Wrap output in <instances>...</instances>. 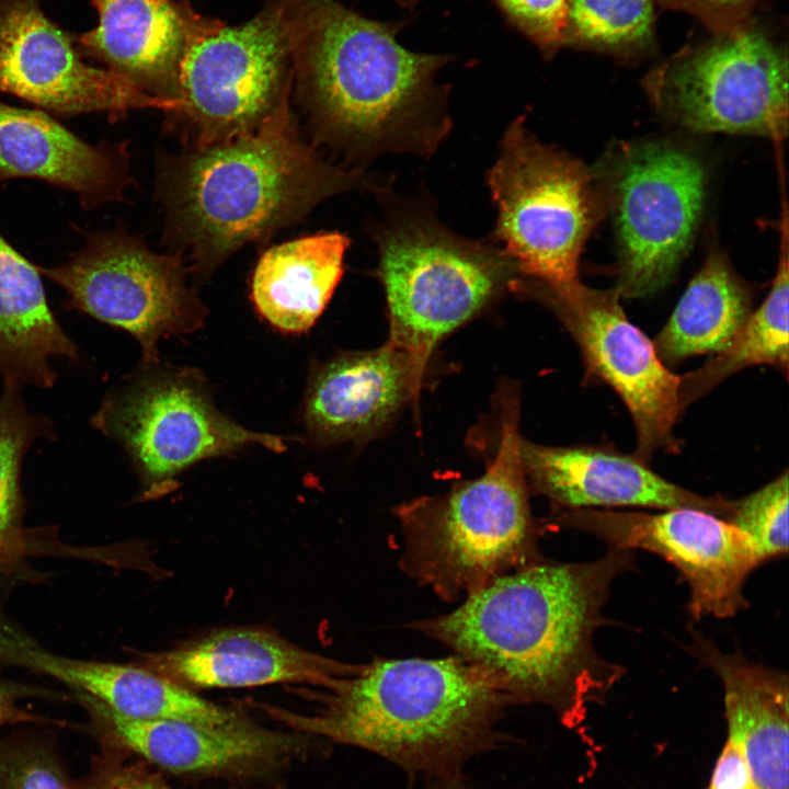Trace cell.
Masks as SVG:
<instances>
[{"label": "cell", "mask_w": 789, "mask_h": 789, "mask_svg": "<svg viewBox=\"0 0 789 789\" xmlns=\"http://www.w3.org/2000/svg\"><path fill=\"white\" fill-rule=\"evenodd\" d=\"M488 185L498 208L494 236L533 284L579 282L583 247L605 207L596 178L579 160L541 144L516 117Z\"/></svg>", "instance_id": "52a82bcc"}, {"label": "cell", "mask_w": 789, "mask_h": 789, "mask_svg": "<svg viewBox=\"0 0 789 789\" xmlns=\"http://www.w3.org/2000/svg\"><path fill=\"white\" fill-rule=\"evenodd\" d=\"M653 0H569L568 27L588 43L621 46L647 38Z\"/></svg>", "instance_id": "f1b7e54d"}, {"label": "cell", "mask_w": 789, "mask_h": 789, "mask_svg": "<svg viewBox=\"0 0 789 789\" xmlns=\"http://www.w3.org/2000/svg\"><path fill=\"white\" fill-rule=\"evenodd\" d=\"M708 789H753L744 757L729 739L716 764Z\"/></svg>", "instance_id": "836d02e7"}, {"label": "cell", "mask_w": 789, "mask_h": 789, "mask_svg": "<svg viewBox=\"0 0 789 789\" xmlns=\"http://www.w3.org/2000/svg\"><path fill=\"white\" fill-rule=\"evenodd\" d=\"M83 235L85 243L68 261L37 265L41 275L65 289L70 309L133 335L141 363L160 361L161 339L203 328L207 309L187 284L181 253H155L123 228Z\"/></svg>", "instance_id": "30bf717a"}, {"label": "cell", "mask_w": 789, "mask_h": 789, "mask_svg": "<svg viewBox=\"0 0 789 789\" xmlns=\"http://www.w3.org/2000/svg\"><path fill=\"white\" fill-rule=\"evenodd\" d=\"M0 92L58 116L105 113L115 121L132 110L181 107L84 62L75 36L45 14L39 0H0Z\"/></svg>", "instance_id": "9a60e30c"}, {"label": "cell", "mask_w": 789, "mask_h": 789, "mask_svg": "<svg viewBox=\"0 0 789 789\" xmlns=\"http://www.w3.org/2000/svg\"><path fill=\"white\" fill-rule=\"evenodd\" d=\"M310 713L262 705L291 731L357 746L409 771L448 774L491 745L512 701L458 656L352 665Z\"/></svg>", "instance_id": "277c9868"}, {"label": "cell", "mask_w": 789, "mask_h": 789, "mask_svg": "<svg viewBox=\"0 0 789 789\" xmlns=\"http://www.w3.org/2000/svg\"><path fill=\"white\" fill-rule=\"evenodd\" d=\"M20 387L4 385L0 396V568L15 564L25 553L21 531V468L32 444L52 434L45 418L31 413Z\"/></svg>", "instance_id": "83f0119b"}, {"label": "cell", "mask_w": 789, "mask_h": 789, "mask_svg": "<svg viewBox=\"0 0 789 789\" xmlns=\"http://www.w3.org/2000/svg\"><path fill=\"white\" fill-rule=\"evenodd\" d=\"M127 142L91 145L39 108L0 100V183L36 179L75 193L84 210L124 202Z\"/></svg>", "instance_id": "d6986e66"}, {"label": "cell", "mask_w": 789, "mask_h": 789, "mask_svg": "<svg viewBox=\"0 0 789 789\" xmlns=\"http://www.w3.org/2000/svg\"><path fill=\"white\" fill-rule=\"evenodd\" d=\"M578 343L588 373L610 386L627 405L637 430L634 457L647 464L656 450L675 453L681 377L659 358L653 343L627 318L620 295L580 281L546 287L531 284Z\"/></svg>", "instance_id": "5bb4252c"}, {"label": "cell", "mask_w": 789, "mask_h": 789, "mask_svg": "<svg viewBox=\"0 0 789 789\" xmlns=\"http://www.w3.org/2000/svg\"><path fill=\"white\" fill-rule=\"evenodd\" d=\"M686 649L721 679L729 740L747 765L753 789H788V676L727 653L690 629Z\"/></svg>", "instance_id": "7402d4cb"}, {"label": "cell", "mask_w": 789, "mask_h": 789, "mask_svg": "<svg viewBox=\"0 0 789 789\" xmlns=\"http://www.w3.org/2000/svg\"><path fill=\"white\" fill-rule=\"evenodd\" d=\"M507 20L542 50L561 44L568 27L569 0H494Z\"/></svg>", "instance_id": "d6a6232c"}, {"label": "cell", "mask_w": 789, "mask_h": 789, "mask_svg": "<svg viewBox=\"0 0 789 789\" xmlns=\"http://www.w3.org/2000/svg\"><path fill=\"white\" fill-rule=\"evenodd\" d=\"M91 423L128 455L145 499L175 489L179 476L205 459L251 445L287 449L285 437L250 431L220 412L199 369L161 361L141 363L107 392Z\"/></svg>", "instance_id": "ba28073f"}, {"label": "cell", "mask_w": 789, "mask_h": 789, "mask_svg": "<svg viewBox=\"0 0 789 789\" xmlns=\"http://www.w3.org/2000/svg\"><path fill=\"white\" fill-rule=\"evenodd\" d=\"M375 239L388 342L408 356L421 387L438 341L490 302L516 268L501 248L457 236L422 214L391 219Z\"/></svg>", "instance_id": "8992f818"}, {"label": "cell", "mask_w": 789, "mask_h": 789, "mask_svg": "<svg viewBox=\"0 0 789 789\" xmlns=\"http://www.w3.org/2000/svg\"><path fill=\"white\" fill-rule=\"evenodd\" d=\"M5 659L88 694L127 718L181 720L216 730L241 729L254 722L144 665L65 658L27 640Z\"/></svg>", "instance_id": "603a6c76"}, {"label": "cell", "mask_w": 789, "mask_h": 789, "mask_svg": "<svg viewBox=\"0 0 789 789\" xmlns=\"http://www.w3.org/2000/svg\"><path fill=\"white\" fill-rule=\"evenodd\" d=\"M420 389L408 356L389 342L315 362L301 407L305 438L321 447L367 435Z\"/></svg>", "instance_id": "ffe728a7"}, {"label": "cell", "mask_w": 789, "mask_h": 789, "mask_svg": "<svg viewBox=\"0 0 789 789\" xmlns=\"http://www.w3.org/2000/svg\"><path fill=\"white\" fill-rule=\"evenodd\" d=\"M751 541L759 564L788 553V473L741 500L725 519Z\"/></svg>", "instance_id": "f546056e"}, {"label": "cell", "mask_w": 789, "mask_h": 789, "mask_svg": "<svg viewBox=\"0 0 789 789\" xmlns=\"http://www.w3.org/2000/svg\"><path fill=\"white\" fill-rule=\"evenodd\" d=\"M350 665L254 627L221 629L144 658V666L190 689L289 683L327 688Z\"/></svg>", "instance_id": "44dd1931"}, {"label": "cell", "mask_w": 789, "mask_h": 789, "mask_svg": "<svg viewBox=\"0 0 789 789\" xmlns=\"http://www.w3.org/2000/svg\"><path fill=\"white\" fill-rule=\"evenodd\" d=\"M0 789H81L59 756L42 740H0Z\"/></svg>", "instance_id": "4dcf8cb0"}, {"label": "cell", "mask_w": 789, "mask_h": 789, "mask_svg": "<svg viewBox=\"0 0 789 789\" xmlns=\"http://www.w3.org/2000/svg\"><path fill=\"white\" fill-rule=\"evenodd\" d=\"M294 82L318 136L356 159L433 153L447 136L446 55L407 49L403 23L367 19L336 0H284Z\"/></svg>", "instance_id": "7a4b0ae2"}, {"label": "cell", "mask_w": 789, "mask_h": 789, "mask_svg": "<svg viewBox=\"0 0 789 789\" xmlns=\"http://www.w3.org/2000/svg\"><path fill=\"white\" fill-rule=\"evenodd\" d=\"M37 265L0 233V375L4 385L50 388L54 356L79 363V350L47 304Z\"/></svg>", "instance_id": "d4e9b609"}, {"label": "cell", "mask_w": 789, "mask_h": 789, "mask_svg": "<svg viewBox=\"0 0 789 789\" xmlns=\"http://www.w3.org/2000/svg\"><path fill=\"white\" fill-rule=\"evenodd\" d=\"M597 184L611 210L624 298L656 293L673 278L698 227L706 172L691 151L665 140L625 142L611 150Z\"/></svg>", "instance_id": "9c48e42d"}, {"label": "cell", "mask_w": 789, "mask_h": 789, "mask_svg": "<svg viewBox=\"0 0 789 789\" xmlns=\"http://www.w3.org/2000/svg\"><path fill=\"white\" fill-rule=\"evenodd\" d=\"M634 553L599 559L541 558L468 595L454 611L416 628L480 670L512 701L541 702L575 719L625 675L594 637L606 624L610 586L634 568Z\"/></svg>", "instance_id": "6da1fadb"}, {"label": "cell", "mask_w": 789, "mask_h": 789, "mask_svg": "<svg viewBox=\"0 0 789 789\" xmlns=\"http://www.w3.org/2000/svg\"><path fill=\"white\" fill-rule=\"evenodd\" d=\"M100 745L126 751L174 775L253 778L282 770L307 754L310 736L255 722L235 730L208 729L181 720L124 717L92 696L77 691Z\"/></svg>", "instance_id": "2e32d148"}, {"label": "cell", "mask_w": 789, "mask_h": 789, "mask_svg": "<svg viewBox=\"0 0 789 789\" xmlns=\"http://www.w3.org/2000/svg\"><path fill=\"white\" fill-rule=\"evenodd\" d=\"M781 252L771 289L759 308L752 312L747 322L722 352L700 368L681 377L679 408L700 399L731 375L755 365H770L788 375V224L787 211L782 218Z\"/></svg>", "instance_id": "4316f807"}, {"label": "cell", "mask_w": 789, "mask_h": 789, "mask_svg": "<svg viewBox=\"0 0 789 789\" xmlns=\"http://www.w3.org/2000/svg\"><path fill=\"white\" fill-rule=\"evenodd\" d=\"M79 781L81 789H179L144 759L106 745H101V752L91 761L89 773Z\"/></svg>", "instance_id": "1f68e13d"}, {"label": "cell", "mask_w": 789, "mask_h": 789, "mask_svg": "<svg viewBox=\"0 0 789 789\" xmlns=\"http://www.w3.org/2000/svg\"><path fill=\"white\" fill-rule=\"evenodd\" d=\"M30 695H34L33 690L0 679V727L16 723L61 724L59 721L47 719L21 708L19 700Z\"/></svg>", "instance_id": "e575fe53"}, {"label": "cell", "mask_w": 789, "mask_h": 789, "mask_svg": "<svg viewBox=\"0 0 789 789\" xmlns=\"http://www.w3.org/2000/svg\"><path fill=\"white\" fill-rule=\"evenodd\" d=\"M751 315L744 283L723 254L711 252L652 343L661 362L670 365L718 354L734 341Z\"/></svg>", "instance_id": "484cf974"}, {"label": "cell", "mask_w": 789, "mask_h": 789, "mask_svg": "<svg viewBox=\"0 0 789 789\" xmlns=\"http://www.w3.org/2000/svg\"><path fill=\"white\" fill-rule=\"evenodd\" d=\"M437 789H466L465 787H461L457 784H447L442 787H438Z\"/></svg>", "instance_id": "74e56055"}, {"label": "cell", "mask_w": 789, "mask_h": 789, "mask_svg": "<svg viewBox=\"0 0 789 789\" xmlns=\"http://www.w3.org/2000/svg\"><path fill=\"white\" fill-rule=\"evenodd\" d=\"M24 638L0 619V658H5Z\"/></svg>", "instance_id": "d590c367"}, {"label": "cell", "mask_w": 789, "mask_h": 789, "mask_svg": "<svg viewBox=\"0 0 789 789\" xmlns=\"http://www.w3.org/2000/svg\"><path fill=\"white\" fill-rule=\"evenodd\" d=\"M700 3L713 7H731L745 2L746 0H696Z\"/></svg>", "instance_id": "8d00e7d4"}, {"label": "cell", "mask_w": 789, "mask_h": 789, "mask_svg": "<svg viewBox=\"0 0 789 789\" xmlns=\"http://www.w3.org/2000/svg\"><path fill=\"white\" fill-rule=\"evenodd\" d=\"M655 108L698 133L782 140L788 134V60L764 34L725 35L674 61L650 80Z\"/></svg>", "instance_id": "7c38bea8"}, {"label": "cell", "mask_w": 789, "mask_h": 789, "mask_svg": "<svg viewBox=\"0 0 789 789\" xmlns=\"http://www.w3.org/2000/svg\"><path fill=\"white\" fill-rule=\"evenodd\" d=\"M518 403L502 404L496 454L480 478L398 510L403 570L446 601L544 558V524L533 517L521 458Z\"/></svg>", "instance_id": "5b68a950"}, {"label": "cell", "mask_w": 789, "mask_h": 789, "mask_svg": "<svg viewBox=\"0 0 789 789\" xmlns=\"http://www.w3.org/2000/svg\"><path fill=\"white\" fill-rule=\"evenodd\" d=\"M528 488L558 510L695 508L727 519L734 500L705 496L674 484L634 456L592 447H552L521 442Z\"/></svg>", "instance_id": "ac0fdd59"}, {"label": "cell", "mask_w": 789, "mask_h": 789, "mask_svg": "<svg viewBox=\"0 0 789 789\" xmlns=\"http://www.w3.org/2000/svg\"><path fill=\"white\" fill-rule=\"evenodd\" d=\"M157 186L172 238L205 279L243 245L376 182L328 163L301 140L288 98L252 132L164 159Z\"/></svg>", "instance_id": "3957f363"}, {"label": "cell", "mask_w": 789, "mask_h": 789, "mask_svg": "<svg viewBox=\"0 0 789 789\" xmlns=\"http://www.w3.org/2000/svg\"><path fill=\"white\" fill-rule=\"evenodd\" d=\"M98 24L75 36L81 56L141 91L179 100L182 62L191 48L225 23L197 12L186 0H90ZM181 102V101H180Z\"/></svg>", "instance_id": "e0dca14e"}, {"label": "cell", "mask_w": 789, "mask_h": 789, "mask_svg": "<svg viewBox=\"0 0 789 789\" xmlns=\"http://www.w3.org/2000/svg\"><path fill=\"white\" fill-rule=\"evenodd\" d=\"M545 525L587 533L608 548L659 554L688 584L687 608L695 619L730 618L748 605L743 587L759 565L755 550L743 533L711 513L688 507L662 513L558 510Z\"/></svg>", "instance_id": "4fadbf2b"}, {"label": "cell", "mask_w": 789, "mask_h": 789, "mask_svg": "<svg viewBox=\"0 0 789 789\" xmlns=\"http://www.w3.org/2000/svg\"><path fill=\"white\" fill-rule=\"evenodd\" d=\"M348 247L346 235L323 231L268 248L250 281L256 313L282 333L308 332L340 283Z\"/></svg>", "instance_id": "cb8c5ba5"}, {"label": "cell", "mask_w": 789, "mask_h": 789, "mask_svg": "<svg viewBox=\"0 0 789 789\" xmlns=\"http://www.w3.org/2000/svg\"><path fill=\"white\" fill-rule=\"evenodd\" d=\"M294 82V55L284 0H267L250 20L224 24L195 44L179 78L182 115L193 147L256 129L285 100Z\"/></svg>", "instance_id": "8fae6325"}]
</instances>
